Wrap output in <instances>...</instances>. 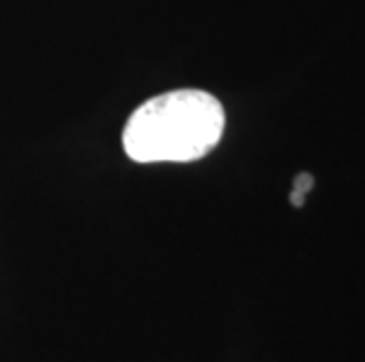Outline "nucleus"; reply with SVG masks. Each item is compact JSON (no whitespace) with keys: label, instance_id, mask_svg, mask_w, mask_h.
I'll return each mask as SVG.
<instances>
[{"label":"nucleus","instance_id":"obj_2","mask_svg":"<svg viewBox=\"0 0 365 362\" xmlns=\"http://www.w3.org/2000/svg\"><path fill=\"white\" fill-rule=\"evenodd\" d=\"M312 186H314V176L312 174H307V172L297 174V179H294V188H292V193H290V203L294 207L304 205L307 193L312 191Z\"/></svg>","mask_w":365,"mask_h":362},{"label":"nucleus","instance_id":"obj_1","mask_svg":"<svg viewBox=\"0 0 365 362\" xmlns=\"http://www.w3.org/2000/svg\"><path fill=\"white\" fill-rule=\"evenodd\" d=\"M227 113L203 90H173L137 106L123 129V149L135 163H193L220 144Z\"/></svg>","mask_w":365,"mask_h":362}]
</instances>
